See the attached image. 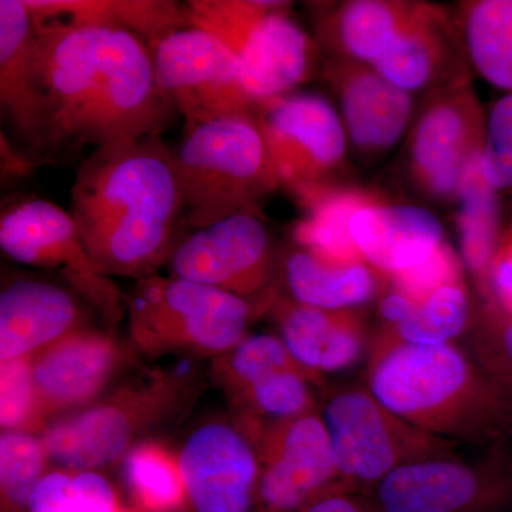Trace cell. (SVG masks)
Masks as SVG:
<instances>
[{"instance_id":"obj_1","label":"cell","mask_w":512,"mask_h":512,"mask_svg":"<svg viewBox=\"0 0 512 512\" xmlns=\"http://www.w3.org/2000/svg\"><path fill=\"white\" fill-rule=\"evenodd\" d=\"M33 22L60 151L163 137L177 111L158 87L153 55L140 37L55 19Z\"/></svg>"},{"instance_id":"obj_2","label":"cell","mask_w":512,"mask_h":512,"mask_svg":"<svg viewBox=\"0 0 512 512\" xmlns=\"http://www.w3.org/2000/svg\"><path fill=\"white\" fill-rule=\"evenodd\" d=\"M70 214L101 274L154 275L185 222L173 148L163 137L96 148L77 168Z\"/></svg>"},{"instance_id":"obj_3","label":"cell","mask_w":512,"mask_h":512,"mask_svg":"<svg viewBox=\"0 0 512 512\" xmlns=\"http://www.w3.org/2000/svg\"><path fill=\"white\" fill-rule=\"evenodd\" d=\"M366 386L400 419L454 444L487 439L504 417L497 383L454 343L413 345L383 329Z\"/></svg>"},{"instance_id":"obj_4","label":"cell","mask_w":512,"mask_h":512,"mask_svg":"<svg viewBox=\"0 0 512 512\" xmlns=\"http://www.w3.org/2000/svg\"><path fill=\"white\" fill-rule=\"evenodd\" d=\"M173 154L185 224L195 229L261 214V202L281 187L254 116L187 126Z\"/></svg>"},{"instance_id":"obj_5","label":"cell","mask_w":512,"mask_h":512,"mask_svg":"<svg viewBox=\"0 0 512 512\" xmlns=\"http://www.w3.org/2000/svg\"><path fill=\"white\" fill-rule=\"evenodd\" d=\"M191 26L231 50L245 89L259 103L293 92L313 73L316 45L289 16V3L269 0H190Z\"/></svg>"},{"instance_id":"obj_6","label":"cell","mask_w":512,"mask_h":512,"mask_svg":"<svg viewBox=\"0 0 512 512\" xmlns=\"http://www.w3.org/2000/svg\"><path fill=\"white\" fill-rule=\"evenodd\" d=\"M130 330L148 352H231L245 338L251 305L241 296L187 279H138L127 299Z\"/></svg>"},{"instance_id":"obj_7","label":"cell","mask_w":512,"mask_h":512,"mask_svg":"<svg viewBox=\"0 0 512 512\" xmlns=\"http://www.w3.org/2000/svg\"><path fill=\"white\" fill-rule=\"evenodd\" d=\"M320 417L340 480L352 488L376 487L406 464L456 454V444L400 419L367 386L335 390Z\"/></svg>"},{"instance_id":"obj_8","label":"cell","mask_w":512,"mask_h":512,"mask_svg":"<svg viewBox=\"0 0 512 512\" xmlns=\"http://www.w3.org/2000/svg\"><path fill=\"white\" fill-rule=\"evenodd\" d=\"M254 120L279 185L299 200L336 185L349 143L336 107L319 94L289 93L259 101Z\"/></svg>"},{"instance_id":"obj_9","label":"cell","mask_w":512,"mask_h":512,"mask_svg":"<svg viewBox=\"0 0 512 512\" xmlns=\"http://www.w3.org/2000/svg\"><path fill=\"white\" fill-rule=\"evenodd\" d=\"M158 87L187 126L254 116L235 56L211 33L174 30L151 50Z\"/></svg>"},{"instance_id":"obj_10","label":"cell","mask_w":512,"mask_h":512,"mask_svg":"<svg viewBox=\"0 0 512 512\" xmlns=\"http://www.w3.org/2000/svg\"><path fill=\"white\" fill-rule=\"evenodd\" d=\"M0 248L19 264L56 271L104 315L119 316V288L94 264L72 214L55 202L30 197L8 205L0 217Z\"/></svg>"},{"instance_id":"obj_11","label":"cell","mask_w":512,"mask_h":512,"mask_svg":"<svg viewBox=\"0 0 512 512\" xmlns=\"http://www.w3.org/2000/svg\"><path fill=\"white\" fill-rule=\"evenodd\" d=\"M0 110L13 143L40 165L60 153L35 22L25 0H0Z\"/></svg>"},{"instance_id":"obj_12","label":"cell","mask_w":512,"mask_h":512,"mask_svg":"<svg viewBox=\"0 0 512 512\" xmlns=\"http://www.w3.org/2000/svg\"><path fill=\"white\" fill-rule=\"evenodd\" d=\"M487 111L470 84L431 93L409 140V165L417 190L431 200H458L468 165L483 150Z\"/></svg>"},{"instance_id":"obj_13","label":"cell","mask_w":512,"mask_h":512,"mask_svg":"<svg viewBox=\"0 0 512 512\" xmlns=\"http://www.w3.org/2000/svg\"><path fill=\"white\" fill-rule=\"evenodd\" d=\"M170 266L177 278L214 286L249 302L274 281V242L261 214L232 215L180 239Z\"/></svg>"},{"instance_id":"obj_14","label":"cell","mask_w":512,"mask_h":512,"mask_svg":"<svg viewBox=\"0 0 512 512\" xmlns=\"http://www.w3.org/2000/svg\"><path fill=\"white\" fill-rule=\"evenodd\" d=\"M380 512H510L512 468L454 456L397 468L375 487Z\"/></svg>"},{"instance_id":"obj_15","label":"cell","mask_w":512,"mask_h":512,"mask_svg":"<svg viewBox=\"0 0 512 512\" xmlns=\"http://www.w3.org/2000/svg\"><path fill=\"white\" fill-rule=\"evenodd\" d=\"M254 437L261 468L258 495L266 510H303L322 495L349 487L336 470L320 414L272 424Z\"/></svg>"},{"instance_id":"obj_16","label":"cell","mask_w":512,"mask_h":512,"mask_svg":"<svg viewBox=\"0 0 512 512\" xmlns=\"http://www.w3.org/2000/svg\"><path fill=\"white\" fill-rule=\"evenodd\" d=\"M173 390L156 383L119 402L89 407L50 424L42 441L47 458L67 470L93 471L107 466L127 451L144 421L171 403Z\"/></svg>"},{"instance_id":"obj_17","label":"cell","mask_w":512,"mask_h":512,"mask_svg":"<svg viewBox=\"0 0 512 512\" xmlns=\"http://www.w3.org/2000/svg\"><path fill=\"white\" fill-rule=\"evenodd\" d=\"M178 464L195 512L251 511L261 468L241 431L221 423L200 427L185 441Z\"/></svg>"},{"instance_id":"obj_18","label":"cell","mask_w":512,"mask_h":512,"mask_svg":"<svg viewBox=\"0 0 512 512\" xmlns=\"http://www.w3.org/2000/svg\"><path fill=\"white\" fill-rule=\"evenodd\" d=\"M349 147L377 160L400 143L413 117V94L394 86L369 64L326 60Z\"/></svg>"},{"instance_id":"obj_19","label":"cell","mask_w":512,"mask_h":512,"mask_svg":"<svg viewBox=\"0 0 512 512\" xmlns=\"http://www.w3.org/2000/svg\"><path fill=\"white\" fill-rule=\"evenodd\" d=\"M373 69L404 92L431 93L470 84V62L456 20L439 5L419 2L412 19Z\"/></svg>"},{"instance_id":"obj_20","label":"cell","mask_w":512,"mask_h":512,"mask_svg":"<svg viewBox=\"0 0 512 512\" xmlns=\"http://www.w3.org/2000/svg\"><path fill=\"white\" fill-rule=\"evenodd\" d=\"M350 237L363 261L387 279L426 261L446 242L439 218L430 211L389 204L372 194L353 214Z\"/></svg>"},{"instance_id":"obj_21","label":"cell","mask_w":512,"mask_h":512,"mask_svg":"<svg viewBox=\"0 0 512 512\" xmlns=\"http://www.w3.org/2000/svg\"><path fill=\"white\" fill-rule=\"evenodd\" d=\"M119 362L109 335L77 329L33 355L32 372L42 417L90 402Z\"/></svg>"},{"instance_id":"obj_22","label":"cell","mask_w":512,"mask_h":512,"mask_svg":"<svg viewBox=\"0 0 512 512\" xmlns=\"http://www.w3.org/2000/svg\"><path fill=\"white\" fill-rule=\"evenodd\" d=\"M73 293L40 279H16L0 293V359L36 355L80 329Z\"/></svg>"},{"instance_id":"obj_23","label":"cell","mask_w":512,"mask_h":512,"mask_svg":"<svg viewBox=\"0 0 512 512\" xmlns=\"http://www.w3.org/2000/svg\"><path fill=\"white\" fill-rule=\"evenodd\" d=\"M275 316L285 348L312 375L348 369L365 350V323L353 309L326 311L279 301Z\"/></svg>"},{"instance_id":"obj_24","label":"cell","mask_w":512,"mask_h":512,"mask_svg":"<svg viewBox=\"0 0 512 512\" xmlns=\"http://www.w3.org/2000/svg\"><path fill=\"white\" fill-rule=\"evenodd\" d=\"M419 2L350 0L318 18L319 42L330 59L373 66L412 19Z\"/></svg>"},{"instance_id":"obj_25","label":"cell","mask_w":512,"mask_h":512,"mask_svg":"<svg viewBox=\"0 0 512 512\" xmlns=\"http://www.w3.org/2000/svg\"><path fill=\"white\" fill-rule=\"evenodd\" d=\"M33 18L127 30L153 50L174 30L191 26L185 3L174 0H25Z\"/></svg>"},{"instance_id":"obj_26","label":"cell","mask_w":512,"mask_h":512,"mask_svg":"<svg viewBox=\"0 0 512 512\" xmlns=\"http://www.w3.org/2000/svg\"><path fill=\"white\" fill-rule=\"evenodd\" d=\"M284 276L293 301L326 311H348L369 302L382 278L366 262L332 265L299 247L286 254Z\"/></svg>"},{"instance_id":"obj_27","label":"cell","mask_w":512,"mask_h":512,"mask_svg":"<svg viewBox=\"0 0 512 512\" xmlns=\"http://www.w3.org/2000/svg\"><path fill=\"white\" fill-rule=\"evenodd\" d=\"M456 25L470 66L495 89L512 93V0H470Z\"/></svg>"},{"instance_id":"obj_28","label":"cell","mask_w":512,"mask_h":512,"mask_svg":"<svg viewBox=\"0 0 512 512\" xmlns=\"http://www.w3.org/2000/svg\"><path fill=\"white\" fill-rule=\"evenodd\" d=\"M367 195L369 192L338 185L306 195L301 202L308 215L293 228L296 247L332 265L365 262L350 237V221Z\"/></svg>"},{"instance_id":"obj_29","label":"cell","mask_w":512,"mask_h":512,"mask_svg":"<svg viewBox=\"0 0 512 512\" xmlns=\"http://www.w3.org/2000/svg\"><path fill=\"white\" fill-rule=\"evenodd\" d=\"M500 195L487 183L481 168V153L468 165L461 184L457 215L461 261L470 269L485 295L488 275L503 231Z\"/></svg>"},{"instance_id":"obj_30","label":"cell","mask_w":512,"mask_h":512,"mask_svg":"<svg viewBox=\"0 0 512 512\" xmlns=\"http://www.w3.org/2000/svg\"><path fill=\"white\" fill-rule=\"evenodd\" d=\"M318 379V376L305 369L278 370L259 377L235 392L248 406L249 412L258 416L252 421L251 427L262 419L261 424L252 431V436L272 424L312 413L315 402L311 384Z\"/></svg>"},{"instance_id":"obj_31","label":"cell","mask_w":512,"mask_h":512,"mask_svg":"<svg viewBox=\"0 0 512 512\" xmlns=\"http://www.w3.org/2000/svg\"><path fill=\"white\" fill-rule=\"evenodd\" d=\"M126 476L131 493L143 510L174 511L187 498L178 458L157 444H140L130 450Z\"/></svg>"},{"instance_id":"obj_32","label":"cell","mask_w":512,"mask_h":512,"mask_svg":"<svg viewBox=\"0 0 512 512\" xmlns=\"http://www.w3.org/2000/svg\"><path fill=\"white\" fill-rule=\"evenodd\" d=\"M471 303L463 284L446 286L419 303L413 315L396 329H386L413 345H448L470 325Z\"/></svg>"},{"instance_id":"obj_33","label":"cell","mask_w":512,"mask_h":512,"mask_svg":"<svg viewBox=\"0 0 512 512\" xmlns=\"http://www.w3.org/2000/svg\"><path fill=\"white\" fill-rule=\"evenodd\" d=\"M30 512H116V495L109 481L94 471L70 476L63 471L45 474L29 500Z\"/></svg>"},{"instance_id":"obj_34","label":"cell","mask_w":512,"mask_h":512,"mask_svg":"<svg viewBox=\"0 0 512 512\" xmlns=\"http://www.w3.org/2000/svg\"><path fill=\"white\" fill-rule=\"evenodd\" d=\"M47 458L42 439L29 431H5L0 439V488L10 507L29 505Z\"/></svg>"},{"instance_id":"obj_35","label":"cell","mask_w":512,"mask_h":512,"mask_svg":"<svg viewBox=\"0 0 512 512\" xmlns=\"http://www.w3.org/2000/svg\"><path fill=\"white\" fill-rule=\"evenodd\" d=\"M286 369L303 367L293 359L281 338L261 333L245 336L231 352H228L222 372L225 382L235 393L259 377Z\"/></svg>"},{"instance_id":"obj_36","label":"cell","mask_w":512,"mask_h":512,"mask_svg":"<svg viewBox=\"0 0 512 512\" xmlns=\"http://www.w3.org/2000/svg\"><path fill=\"white\" fill-rule=\"evenodd\" d=\"M33 356L8 360L0 366V424L5 431H29L40 414L32 372Z\"/></svg>"},{"instance_id":"obj_37","label":"cell","mask_w":512,"mask_h":512,"mask_svg":"<svg viewBox=\"0 0 512 512\" xmlns=\"http://www.w3.org/2000/svg\"><path fill=\"white\" fill-rule=\"evenodd\" d=\"M481 168L500 197L512 195V93L495 100L487 111Z\"/></svg>"},{"instance_id":"obj_38","label":"cell","mask_w":512,"mask_h":512,"mask_svg":"<svg viewBox=\"0 0 512 512\" xmlns=\"http://www.w3.org/2000/svg\"><path fill=\"white\" fill-rule=\"evenodd\" d=\"M389 279L394 291L419 305L446 286L463 284V261L444 242L429 259Z\"/></svg>"},{"instance_id":"obj_39","label":"cell","mask_w":512,"mask_h":512,"mask_svg":"<svg viewBox=\"0 0 512 512\" xmlns=\"http://www.w3.org/2000/svg\"><path fill=\"white\" fill-rule=\"evenodd\" d=\"M485 296L497 311L512 318V227L505 229L498 244Z\"/></svg>"},{"instance_id":"obj_40","label":"cell","mask_w":512,"mask_h":512,"mask_svg":"<svg viewBox=\"0 0 512 512\" xmlns=\"http://www.w3.org/2000/svg\"><path fill=\"white\" fill-rule=\"evenodd\" d=\"M481 352L485 359L498 357V365L512 373V318L488 305L480 333Z\"/></svg>"},{"instance_id":"obj_41","label":"cell","mask_w":512,"mask_h":512,"mask_svg":"<svg viewBox=\"0 0 512 512\" xmlns=\"http://www.w3.org/2000/svg\"><path fill=\"white\" fill-rule=\"evenodd\" d=\"M302 512H380L375 501L365 500L348 488L330 491Z\"/></svg>"},{"instance_id":"obj_42","label":"cell","mask_w":512,"mask_h":512,"mask_svg":"<svg viewBox=\"0 0 512 512\" xmlns=\"http://www.w3.org/2000/svg\"><path fill=\"white\" fill-rule=\"evenodd\" d=\"M0 153H2V178L3 180H20L26 178L28 175L39 167V163L29 156L28 153L16 146L9 137L2 131L0 136Z\"/></svg>"},{"instance_id":"obj_43","label":"cell","mask_w":512,"mask_h":512,"mask_svg":"<svg viewBox=\"0 0 512 512\" xmlns=\"http://www.w3.org/2000/svg\"><path fill=\"white\" fill-rule=\"evenodd\" d=\"M416 306L412 299L392 289V291L384 293L383 298L380 299L377 312H379L384 326H387L386 329H396L413 315Z\"/></svg>"},{"instance_id":"obj_44","label":"cell","mask_w":512,"mask_h":512,"mask_svg":"<svg viewBox=\"0 0 512 512\" xmlns=\"http://www.w3.org/2000/svg\"><path fill=\"white\" fill-rule=\"evenodd\" d=\"M116 512H128V511L120 510V508H117Z\"/></svg>"},{"instance_id":"obj_45","label":"cell","mask_w":512,"mask_h":512,"mask_svg":"<svg viewBox=\"0 0 512 512\" xmlns=\"http://www.w3.org/2000/svg\"><path fill=\"white\" fill-rule=\"evenodd\" d=\"M264 512H278V511L266 510V508H265Z\"/></svg>"}]
</instances>
